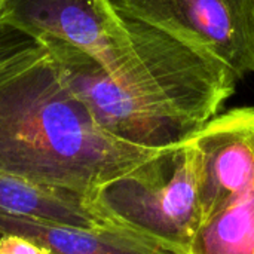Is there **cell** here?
<instances>
[{
  "mask_svg": "<svg viewBox=\"0 0 254 254\" xmlns=\"http://www.w3.org/2000/svg\"><path fill=\"white\" fill-rule=\"evenodd\" d=\"M42 45L33 37L7 25H0V70L39 51Z\"/></svg>",
  "mask_w": 254,
  "mask_h": 254,
  "instance_id": "30bf717a",
  "label": "cell"
},
{
  "mask_svg": "<svg viewBox=\"0 0 254 254\" xmlns=\"http://www.w3.org/2000/svg\"><path fill=\"white\" fill-rule=\"evenodd\" d=\"M190 143L198 158L202 223L254 182V107L219 113Z\"/></svg>",
  "mask_w": 254,
  "mask_h": 254,
  "instance_id": "8992f818",
  "label": "cell"
},
{
  "mask_svg": "<svg viewBox=\"0 0 254 254\" xmlns=\"http://www.w3.org/2000/svg\"><path fill=\"white\" fill-rule=\"evenodd\" d=\"M0 254H49V252L19 235H0Z\"/></svg>",
  "mask_w": 254,
  "mask_h": 254,
  "instance_id": "8fae6325",
  "label": "cell"
},
{
  "mask_svg": "<svg viewBox=\"0 0 254 254\" xmlns=\"http://www.w3.org/2000/svg\"><path fill=\"white\" fill-rule=\"evenodd\" d=\"M188 254H254V182L199 225Z\"/></svg>",
  "mask_w": 254,
  "mask_h": 254,
  "instance_id": "9c48e42d",
  "label": "cell"
},
{
  "mask_svg": "<svg viewBox=\"0 0 254 254\" xmlns=\"http://www.w3.org/2000/svg\"><path fill=\"white\" fill-rule=\"evenodd\" d=\"M95 211L171 254H188L201 225L198 158L190 140L159 149L89 196Z\"/></svg>",
  "mask_w": 254,
  "mask_h": 254,
  "instance_id": "3957f363",
  "label": "cell"
},
{
  "mask_svg": "<svg viewBox=\"0 0 254 254\" xmlns=\"http://www.w3.org/2000/svg\"><path fill=\"white\" fill-rule=\"evenodd\" d=\"M129 24L137 54L118 73L60 40L39 43L103 129L146 149L185 143L220 113L240 79L223 63L174 37L137 21Z\"/></svg>",
  "mask_w": 254,
  "mask_h": 254,
  "instance_id": "6da1fadb",
  "label": "cell"
},
{
  "mask_svg": "<svg viewBox=\"0 0 254 254\" xmlns=\"http://www.w3.org/2000/svg\"><path fill=\"white\" fill-rule=\"evenodd\" d=\"M158 150L103 129L43 45L0 70L1 174L89 198Z\"/></svg>",
  "mask_w": 254,
  "mask_h": 254,
  "instance_id": "7a4b0ae2",
  "label": "cell"
},
{
  "mask_svg": "<svg viewBox=\"0 0 254 254\" xmlns=\"http://www.w3.org/2000/svg\"><path fill=\"white\" fill-rule=\"evenodd\" d=\"M4 4H6V0H0V25H1V16H3V10H4Z\"/></svg>",
  "mask_w": 254,
  "mask_h": 254,
  "instance_id": "7c38bea8",
  "label": "cell"
},
{
  "mask_svg": "<svg viewBox=\"0 0 254 254\" xmlns=\"http://www.w3.org/2000/svg\"><path fill=\"white\" fill-rule=\"evenodd\" d=\"M0 235L28 238L49 254H171L122 228H79L1 211Z\"/></svg>",
  "mask_w": 254,
  "mask_h": 254,
  "instance_id": "52a82bcc",
  "label": "cell"
},
{
  "mask_svg": "<svg viewBox=\"0 0 254 254\" xmlns=\"http://www.w3.org/2000/svg\"><path fill=\"white\" fill-rule=\"evenodd\" d=\"M1 24L37 42L60 40L118 73L137 54L134 33L110 0H6Z\"/></svg>",
  "mask_w": 254,
  "mask_h": 254,
  "instance_id": "5b68a950",
  "label": "cell"
},
{
  "mask_svg": "<svg viewBox=\"0 0 254 254\" xmlns=\"http://www.w3.org/2000/svg\"><path fill=\"white\" fill-rule=\"evenodd\" d=\"M0 211L30 216L79 228H113L91 205L89 198L48 186L34 185L0 173ZM118 228V226H116Z\"/></svg>",
  "mask_w": 254,
  "mask_h": 254,
  "instance_id": "ba28073f",
  "label": "cell"
},
{
  "mask_svg": "<svg viewBox=\"0 0 254 254\" xmlns=\"http://www.w3.org/2000/svg\"><path fill=\"white\" fill-rule=\"evenodd\" d=\"M129 21L153 27L228 65L254 73V0H110Z\"/></svg>",
  "mask_w": 254,
  "mask_h": 254,
  "instance_id": "277c9868",
  "label": "cell"
}]
</instances>
